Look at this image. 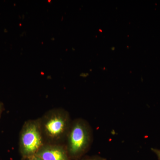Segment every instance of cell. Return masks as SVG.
<instances>
[{
  "mask_svg": "<svg viewBox=\"0 0 160 160\" xmlns=\"http://www.w3.org/2000/svg\"><path fill=\"white\" fill-rule=\"evenodd\" d=\"M45 144H62L72 123L69 112L63 109H51L39 118Z\"/></svg>",
  "mask_w": 160,
  "mask_h": 160,
  "instance_id": "obj_1",
  "label": "cell"
},
{
  "mask_svg": "<svg viewBox=\"0 0 160 160\" xmlns=\"http://www.w3.org/2000/svg\"><path fill=\"white\" fill-rule=\"evenodd\" d=\"M65 145L72 160L80 159L89 150L92 142V131L89 123L82 118L72 122Z\"/></svg>",
  "mask_w": 160,
  "mask_h": 160,
  "instance_id": "obj_2",
  "label": "cell"
},
{
  "mask_svg": "<svg viewBox=\"0 0 160 160\" xmlns=\"http://www.w3.org/2000/svg\"><path fill=\"white\" fill-rule=\"evenodd\" d=\"M44 144L39 118L25 122L19 137L20 152L23 159L34 156Z\"/></svg>",
  "mask_w": 160,
  "mask_h": 160,
  "instance_id": "obj_3",
  "label": "cell"
},
{
  "mask_svg": "<svg viewBox=\"0 0 160 160\" xmlns=\"http://www.w3.org/2000/svg\"><path fill=\"white\" fill-rule=\"evenodd\" d=\"M35 156L42 160H71L63 144H45Z\"/></svg>",
  "mask_w": 160,
  "mask_h": 160,
  "instance_id": "obj_4",
  "label": "cell"
},
{
  "mask_svg": "<svg viewBox=\"0 0 160 160\" xmlns=\"http://www.w3.org/2000/svg\"><path fill=\"white\" fill-rule=\"evenodd\" d=\"M78 160H106L105 158L102 157L98 155L92 156H86L83 158Z\"/></svg>",
  "mask_w": 160,
  "mask_h": 160,
  "instance_id": "obj_5",
  "label": "cell"
},
{
  "mask_svg": "<svg viewBox=\"0 0 160 160\" xmlns=\"http://www.w3.org/2000/svg\"><path fill=\"white\" fill-rule=\"evenodd\" d=\"M152 150L156 154L157 156L158 159V160H160V149H154V148H152Z\"/></svg>",
  "mask_w": 160,
  "mask_h": 160,
  "instance_id": "obj_6",
  "label": "cell"
},
{
  "mask_svg": "<svg viewBox=\"0 0 160 160\" xmlns=\"http://www.w3.org/2000/svg\"><path fill=\"white\" fill-rule=\"evenodd\" d=\"M26 160H42L40 159V158L37 157L36 156H34L32 157L29 158L27 159Z\"/></svg>",
  "mask_w": 160,
  "mask_h": 160,
  "instance_id": "obj_7",
  "label": "cell"
},
{
  "mask_svg": "<svg viewBox=\"0 0 160 160\" xmlns=\"http://www.w3.org/2000/svg\"><path fill=\"white\" fill-rule=\"evenodd\" d=\"M3 109V105L2 103L0 102V116L2 112Z\"/></svg>",
  "mask_w": 160,
  "mask_h": 160,
  "instance_id": "obj_8",
  "label": "cell"
}]
</instances>
